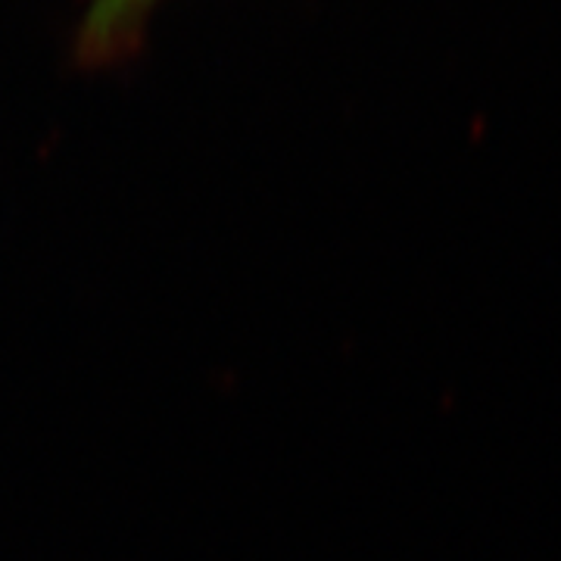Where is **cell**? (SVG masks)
I'll use <instances>...</instances> for the list:
<instances>
[{"mask_svg": "<svg viewBox=\"0 0 561 561\" xmlns=\"http://www.w3.org/2000/svg\"><path fill=\"white\" fill-rule=\"evenodd\" d=\"M157 3L160 0H88L72 41L76 62L84 69H101L131 60Z\"/></svg>", "mask_w": 561, "mask_h": 561, "instance_id": "cell-1", "label": "cell"}]
</instances>
